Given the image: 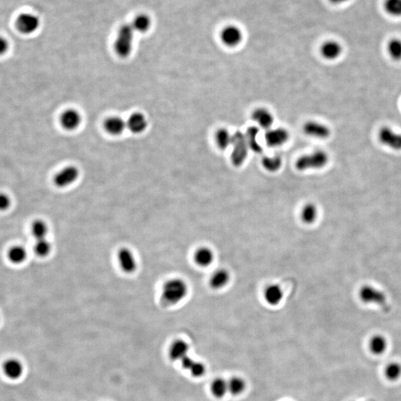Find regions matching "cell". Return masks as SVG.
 <instances>
[{"label":"cell","instance_id":"cell-10","mask_svg":"<svg viewBox=\"0 0 401 401\" xmlns=\"http://www.w3.org/2000/svg\"><path fill=\"white\" fill-rule=\"evenodd\" d=\"M380 141L385 146L394 150H401V134L394 132L390 127L382 128L379 132Z\"/></svg>","mask_w":401,"mask_h":401},{"label":"cell","instance_id":"cell-22","mask_svg":"<svg viewBox=\"0 0 401 401\" xmlns=\"http://www.w3.org/2000/svg\"><path fill=\"white\" fill-rule=\"evenodd\" d=\"M189 345L182 340H177L171 345L169 357L172 360H180L188 356Z\"/></svg>","mask_w":401,"mask_h":401},{"label":"cell","instance_id":"cell-7","mask_svg":"<svg viewBox=\"0 0 401 401\" xmlns=\"http://www.w3.org/2000/svg\"><path fill=\"white\" fill-rule=\"evenodd\" d=\"M118 262L120 268L127 274H132L136 271L137 262L133 252L128 247H121L118 252Z\"/></svg>","mask_w":401,"mask_h":401},{"label":"cell","instance_id":"cell-4","mask_svg":"<svg viewBox=\"0 0 401 401\" xmlns=\"http://www.w3.org/2000/svg\"><path fill=\"white\" fill-rule=\"evenodd\" d=\"M232 153H231V161L235 167H240L247 159L248 156L249 149L246 140L245 135L242 132H235L233 135Z\"/></svg>","mask_w":401,"mask_h":401},{"label":"cell","instance_id":"cell-9","mask_svg":"<svg viewBox=\"0 0 401 401\" xmlns=\"http://www.w3.org/2000/svg\"><path fill=\"white\" fill-rule=\"evenodd\" d=\"M265 139L270 148H279L288 140L289 133L284 128H271L267 131Z\"/></svg>","mask_w":401,"mask_h":401},{"label":"cell","instance_id":"cell-17","mask_svg":"<svg viewBox=\"0 0 401 401\" xmlns=\"http://www.w3.org/2000/svg\"><path fill=\"white\" fill-rule=\"evenodd\" d=\"M60 123L64 129L67 130H74L81 125V114L76 110H68L62 114Z\"/></svg>","mask_w":401,"mask_h":401},{"label":"cell","instance_id":"cell-34","mask_svg":"<svg viewBox=\"0 0 401 401\" xmlns=\"http://www.w3.org/2000/svg\"><path fill=\"white\" fill-rule=\"evenodd\" d=\"M384 9L391 17H401V0H385Z\"/></svg>","mask_w":401,"mask_h":401},{"label":"cell","instance_id":"cell-19","mask_svg":"<svg viewBox=\"0 0 401 401\" xmlns=\"http://www.w3.org/2000/svg\"><path fill=\"white\" fill-rule=\"evenodd\" d=\"M3 371L8 378L11 380H17L22 376L23 367L20 361L17 359H10L5 362Z\"/></svg>","mask_w":401,"mask_h":401},{"label":"cell","instance_id":"cell-37","mask_svg":"<svg viewBox=\"0 0 401 401\" xmlns=\"http://www.w3.org/2000/svg\"><path fill=\"white\" fill-rule=\"evenodd\" d=\"M188 370L190 371L193 376L196 377V378H199V377L202 376L204 372H205V367L201 362H196L193 359V362H192Z\"/></svg>","mask_w":401,"mask_h":401},{"label":"cell","instance_id":"cell-3","mask_svg":"<svg viewBox=\"0 0 401 401\" xmlns=\"http://www.w3.org/2000/svg\"><path fill=\"white\" fill-rule=\"evenodd\" d=\"M329 156L323 150H317L299 158L296 167L300 171L323 168L329 162Z\"/></svg>","mask_w":401,"mask_h":401},{"label":"cell","instance_id":"cell-26","mask_svg":"<svg viewBox=\"0 0 401 401\" xmlns=\"http://www.w3.org/2000/svg\"><path fill=\"white\" fill-rule=\"evenodd\" d=\"M387 340L382 335H375L371 338L370 348L374 354H376V355L383 354L387 349Z\"/></svg>","mask_w":401,"mask_h":401},{"label":"cell","instance_id":"cell-38","mask_svg":"<svg viewBox=\"0 0 401 401\" xmlns=\"http://www.w3.org/2000/svg\"><path fill=\"white\" fill-rule=\"evenodd\" d=\"M11 198L6 193H0V210L5 211L10 207Z\"/></svg>","mask_w":401,"mask_h":401},{"label":"cell","instance_id":"cell-21","mask_svg":"<svg viewBox=\"0 0 401 401\" xmlns=\"http://www.w3.org/2000/svg\"><path fill=\"white\" fill-rule=\"evenodd\" d=\"M127 127L133 133H141L148 127V121L143 115L135 113L128 119Z\"/></svg>","mask_w":401,"mask_h":401},{"label":"cell","instance_id":"cell-36","mask_svg":"<svg viewBox=\"0 0 401 401\" xmlns=\"http://www.w3.org/2000/svg\"><path fill=\"white\" fill-rule=\"evenodd\" d=\"M228 391L233 395H239L242 394L245 389V383L240 378H233L228 382Z\"/></svg>","mask_w":401,"mask_h":401},{"label":"cell","instance_id":"cell-33","mask_svg":"<svg viewBox=\"0 0 401 401\" xmlns=\"http://www.w3.org/2000/svg\"><path fill=\"white\" fill-rule=\"evenodd\" d=\"M387 52L393 60L395 61L401 60V40L397 38L391 40L388 43Z\"/></svg>","mask_w":401,"mask_h":401},{"label":"cell","instance_id":"cell-8","mask_svg":"<svg viewBox=\"0 0 401 401\" xmlns=\"http://www.w3.org/2000/svg\"><path fill=\"white\" fill-rule=\"evenodd\" d=\"M79 170L73 166L65 167L56 174L54 183L57 188H64L74 184L79 177Z\"/></svg>","mask_w":401,"mask_h":401},{"label":"cell","instance_id":"cell-28","mask_svg":"<svg viewBox=\"0 0 401 401\" xmlns=\"http://www.w3.org/2000/svg\"><path fill=\"white\" fill-rule=\"evenodd\" d=\"M31 233L36 240L46 239L49 233V227L46 222L41 220H38L32 223Z\"/></svg>","mask_w":401,"mask_h":401},{"label":"cell","instance_id":"cell-39","mask_svg":"<svg viewBox=\"0 0 401 401\" xmlns=\"http://www.w3.org/2000/svg\"><path fill=\"white\" fill-rule=\"evenodd\" d=\"M9 41L6 40V38L0 36V56L4 55L9 52Z\"/></svg>","mask_w":401,"mask_h":401},{"label":"cell","instance_id":"cell-20","mask_svg":"<svg viewBox=\"0 0 401 401\" xmlns=\"http://www.w3.org/2000/svg\"><path fill=\"white\" fill-rule=\"evenodd\" d=\"M246 140L249 149L256 153H261L263 147L260 141V128L250 127L247 128L245 134Z\"/></svg>","mask_w":401,"mask_h":401},{"label":"cell","instance_id":"cell-13","mask_svg":"<svg viewBox=\"0 0 401 401\" xmlns=\"http://www.w3.org/2000/svg\"><path fill=\"white\" fill-rule=\"evenodd\" d=\"M221 40L225 46L235 47L242 42V31L236 26L231 25V26L226 27L222 30Z\"/></svg>","mask_w":401,"mask_h":401},{"label":"cell","instance_id":"cell-27","mask_svg":"<svg viewBox=\"0 0 401 401\" xmlns=\"http://www.w3.org/2000/svg\"><path fill=\"white\" fill-rule=\"evenodd\" d=\"M233 135L226 129H220L217 131L215 135V143L217 147L222 150H226L231 146Z\"/></svg>","mask_w":401,"mask_h":401},{"label":"cell","instance_id":"cell-31","mask_svg":"<svg viewBox=\"0 0 401 401\" xmlns=\"http://www.w3.org/2000/svg\"><path fill=\"white\" fill-rule=\"evenodd\" d=\"M212 394L217 398H222L228 391V382L222 378H218L212 382L211 385Z\"/></svg>","mask_w":401,"mask_h":401},{"label":"cell","instance_id":"cell-2","mask_svg":"<svg viewBox=\"0 0 401 401\" xmlns=\"http://www.w3.org/2000/svg\"><path fill=\"white\" fill-rule=\"evenodd\" d=\"M134 31L132 25H121L115 42V51L121 57H127L130 54L133 45Z\"/></svg>","mask_w":401,"mask_h":401},{"label":"cell","instance_id":"cell-29","mask_svg":"<svg viewBox=\"0 0 401 401\" xmlns=\"http://www.w3.org/2000/svg\"><path fill=\"white\" fill-rule=\"evenodd\" d=\"M151 24V19L148 15L140 14L134 19L132 26L135 31L140 32V33H144L150 29Z\"/></svg>","mask_w":401,"mask_h":401},{"label":"cell","instance_id":"cell-30","mask_svg":"<svg viewBox=\"0 0 401 401\" xmlns=\"http://www.w3.org/2000/svg\"><path fill=\"white\" fill-rule=\"evenodd\" d=\"M262 164H263V167L267 171L274 172L279 170L282 167V158L278 156V155L265 156V157L263 158Z\"/></svg>","mask_w":401,"mask_h":401},{"label":"cell","instance_id":"cell-18","mask_svg":"<svg viewBox=\"0 0 401 401\" xmlns=\"http://www.w3.org/2000/svg\"><path fill=\"white\" fill-rule=\"evenodd\" d=\"M320 52L324 58L329 60H336L341 55L343 48L337 41H329L322 44Z\"/></svg>","mask_w":401,"mask_h":401},{"label":"cell","instance_id":"cell-15","mask_svg":"<svg viewBox=\"0 0 401 401\" xmlns=\"http://www.w3.org/2000/svg\"><path fill=\"white\" fill-rule=\"evenodd\" d=\"M252 119L258 124L259 128L269 129L274 124V118L272 113L265 108H258L252 113Z\"/></svg>","mask_w":401,"mask_h":401},{"label":"cell","instance_id":"cell-24","mask_svg":"<svg viewBox=\"0 0 401 401\" xmlns=\"http://www.w3.org/2000/svg\"><path fill=\"white\" fill-rule=\"evenodd\" d=\"M127 127V123L120 117H112L105 122V129L113 135H121Z\"/></svg>","mask_w":401,"mask_h":401},{"label":"cell","instance_id":"cell-6","mask_svg":"<svg viewBox=\"0 0 401 401\" xmlns=\"http://www.w3.org/2000/svg\"><path fill=\"white\" fill-rule=\"evenodd\" d=\"M16 25L20 33L23 34H31L39 29L41 20L35 14L23 13L19 16Z\"/></svg>","mask_w":401,"mask_h":401},{"label":"cell","instance_id":"cell-5","mask_svg":"<svg viewBox=\"0 0 401 401\" xmlns=\"http://www.w3.org/2000/svg\"><path fill=\"white\" fill-rule=\"evenodd\" d=\"M359 298L367 304L386 306V297L379 289L371 285H366L359 290Z\"/></svg>","mask_w":401,"mask_h":401},{"label":"cell","instance_id":"cell-16","mask_svg":"<svg viewBox=\"0 0 401 401\" xmlns=\"http://www.w3.org/2000/svg\"><path fill=\"white\" fill-rule=\"evenodd\" d=\"M193 257H194L195 263L197 265L202 267V268H207L213 263L214 260H215V254L210 247H207V246H202L195 251Z\"/></svg>","mask_w":401,"mask_h":401},{"label":"cell","instance_id":"cell-32","mask_svg":"<svg viewBox=\"0 0 401 401\" xmlns=\"http://www.w3.org/2000/svg\"><path fill=\"white\" fill-rule=\"evenodd\" d=\"M33 250H34L37 256L43 258V257H48L52 252V244L49 242L47 239L36 240Z\"/></svg>","mask_w":401,"mask_h":401},{"label":"cell","instance_id":"cell-1","mask_svg":"<svg viewBox=\"0 0 401 401\" xmlns=\"http://www.w3.org/2000/svg\"><path fill=\"white\" fill-rule=\"evenodd\" d=\"M189 287L186 281L180 278H172L163 285L160 302L163 306H174L181 303L188 295Z\"/></svg>","mask_w":401,"mask_h":401},{"label":"cell","instance_id":"cell-11","mask_svg":"<svg viewBox=\"0 0 401 401\" xmlns=\"http://www.w3.org/2000/svg\"><path fill=\"white\" fill-rule=\"evenodd\" d=\"M265 301L269 306H276L282 303L284 298L283 289L277 284H270L263 292Z\"/></svg>","mask_w":401,"mask_h":401},{"label":"cell","instance_id":"cell-14","mask_svg":"<svg viewBox=\"0 0 401 401\" xmlns=\"http://www.w3.org/2000/svg\"><path fill=\"white\" fill-rule=\"evenodd\" d=\"M231 281V274L225 268H220L212 273L209 279V285L213 290H221Z\"/></svg>","mask_w":401,"mask_h":401},{"label":"cell","instance_id":"cell-40","mask_svg":"<svg viewBox=\"0 0 401 401\" xmlns=\"http://www.w3.org/2000/svg\"><path fill=\"white\" fill-rule=\"evenodd\" d=\"M331 3L335 5L344 4V3H348L350 0H329Z\"/></svg>","mask_w":401,"mask_h":401},{"label":"cell","instance_id":"cell-35","mask_svg":"<svg viewBox=\"0 0 401 401\" xmlns=\"http://www.w3.org/2000/svg\"><path fill=\"white\" fill-rule=\"evenodd\" d=\"M386 378L391 381H395L401 377V365L399 362H390L385 370Z\"/></svg>","mask_w":401,"mask_h":401},{"label":"cell","instance_id":"cell-23","mask_svg":"<svg viewBox=\"0 0 401 401\" xmlns=\"http://www.w3.org/2000/svg\"><path fill=\"white\" fill-rule=\"evenodd\" d=\"M318 208L314 203L308 202L302 207L300 211V218L306 225H312L317 221L318 218Z\"/></svg>","mask_w":401,"mask_h":401},{"label":"cell","instance_id":"cell-12","mask_svg":"<svg viewBox=\"0 0 401 401\" xmlns=\"http://www.w3.org/2000/svg\"><path fill=\"white\" fill-rule=\"evenodd\" d=\"M305 133L316 138L325 139L330 136V129L322 123L317 121H308L303 127Z\"/></svg>","mask_w":401,"mask_h":401},{"label":"cell","instance_id":"cell-25","mask_svg":"<svg viewBox=\"0 0 401 401\" xmlns=\"http://www.w3.org/2000/svg\"><path fill=\"white\" fill-rule=\"evenodd\" d=\"M27 253L26 249L21 245L13 246L9 249L8 253V258L10 260L11 263L15 265L22 264L26 260Z\"/></svg>","mask_w":401,"mask_h":401}]
</instances>
